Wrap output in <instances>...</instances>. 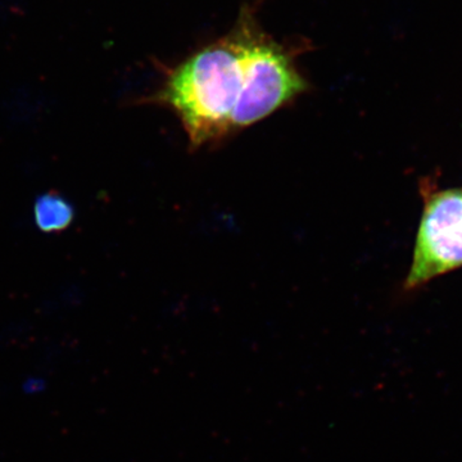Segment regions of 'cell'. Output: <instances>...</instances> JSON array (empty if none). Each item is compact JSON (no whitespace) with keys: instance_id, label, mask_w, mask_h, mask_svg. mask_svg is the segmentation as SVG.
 <instances>
[{"instance_id":"3957f363","label":"cell","mask_w":462,"mask_h":462,"mask_svg":"<svg viewBox=\"0 0 462 462\" xmlns=\"http://www.w3.org/2000/svg\"><path fill=\"white\" fill-rule=\"evenodd\" d=\"M424 208L404 291H412L462 267V189H439L422 179Z\"/></svg>"},{"instance_id":"6da1fadb","label":"cell","mask_w":462,"mask_h":462,"mask_svg":"<svg viewBox=\"0 0 462 462\" xmlns=\"http://www.w3.org/2000/svg\"><path fill=\"white\" fill-rule=\"evenodd\" d=\"M242 89V54L238 36L231 30L166 69L160 89L142 102L171 109L190 147L199 149L234 133L231 123Z\"/></svg>"},{"instance_id":"7a4b0ae2","label":"cell","mask_w":462,"mask_h":462,"mask_svg":"<svg viewBox=\"0 0 462 462\" xmlns=\"http://www.w3.org/2000/svg\"><path fill=\"white\" fill-rule=\"evenodd\" d=\"M233 30L243 65V89L231 123L236 133L296 102L310 85L298 69L296 51L263 32L254 9H243Z\"/></svg>"},{"instance_id":"277c9868","label":"cell","mask_w":462,"mask_h":462,"mask_svg":"<svg viewBox=\"0 0 462 462\" xmlns=\"http://www.w3.org/2000/svg\"><path fill=\"white\" fill-rule=\"evenodd\" d=\"M33 224L42 233H63L74 224L75 206L60 191L50 190L41 194L33 202Z\"/></svg>"}]
</instances>
